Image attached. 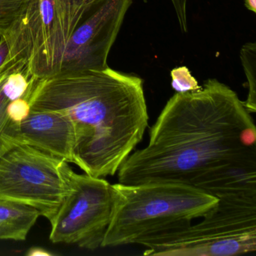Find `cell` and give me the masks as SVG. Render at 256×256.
<instances>
[{
  "label": "cell",
  "mask_w": 256,
  "mask_h": 256,
  "mask_svg": "<svg viewBox=\"0 0 256 256\" xmlns=\"http://www.w3.org/2000/svg\"><path fill=\"white\" fill-rule=\"evenodd\" d=\"M23 68V67L20 66L19 64H12L11 66H10V67H8L7 70H6L4 72L2 73V74H0V82L2 80V79L4 78V77H5L6 74H8V73L14 71V70H22Z\"/></svg>",
  "instance_id": "cell-21"
},
{
  "label": "cell",
  "mask_w": 256,
  "mask_h": 256,
  "mask_svg": "<svg viewBox=\"0 0 256 256\" xmlns=\"http://www.w3.org/2000/svg\"><path fill=\"white\" fill-rule=\"evenodd\" d=\"M132 0H90L66 48L59 72L102 71Z\"/></svg>",
  "instance_id": "cell-8"
},
{
  "label": "cell",
  "mask_w": 256,
  "mask_h": 256,
  "mask_svg": "<svg viewBox=\"0 0 256 256\" xmlns=\"http://www.w3.org/2000/svg\"><path fill=\"white\" fill-rule=\"evenodd\" d=\"M240 60L247 79L248 92L244 106L250 114L256 112V44L248 42L240 50Z\"/></svg>",
  "instance_id": "cell-13"
},
{
  "label": "cell",
  "mask_w": 256,
  "mask_h": 256,
  "mask_svg": "<svg viewBox=\"0 0 256 256\" xmlns=\"http://www.w3.org/2000/svg\"><path fill=\"white\" fill-rule=\"evenodd\" d=\"M26 254L29 256H52V253L49 252L48 250H44V248H40V247H34V248H30Z\"/></svg>",
  "instance_id": "cell-20"
},
{
  "label": "cell",
  "mask_w": 256,
  "mask_h": 256,
  "mask_svg": "<svg viewBox=\"0 0 256 256\" xmlns=\"http://www.w3.org/2000/svg\"><path fill=\"white\" fill-rule=\"evenodd\" d=\"M192 186L218 200L256 203V160L222 166L204 175Z\"/></svg>",
  "instance_id": "cell-10"
},
{
  "label": "cell",
  "mask_w": 256,
  "mask_h": 256,
  "mask_svg": "<svg viewBox=\"0 0 256 256\" xmlns=\"http://www.w3.org/2000/svg\"><path fill=\"white\" fill-rule=\"evenodd\" d=\"M19 131L22 144L76 164V132L68 115L58 110H31L19 125Z\"/></svg>",
  "instance_id": "cell-9"
},
{
  "label": "cell",
  "mask_w": 256,
  "mask_h": 256,
  "mask_svg": "<svg viewBox=\"0 0 256 256\" xmlns=\"http://www.w3.org/2000/svg\"><path fill=\"white\" fill-rule=\"evenodd\" d=\"M90 0H30L22 16L6 36L10 64L26 68L32 80L54 76L66 48Z\"/></svg>",
  "instance_id": "cell-4"
},
{
  "label": "cell",
  "mask_w": 256,
  "mask_h": 256,
  "mask_svg": "<svg viewBox=\"0 0 256 256\" xmlns=\"http://www.w3.org/2000/svg\"><path fill=\"white\" fill-rule=\"evenodd\" d=\"M244 5L248 11L256 13V0H244Z\"/></svg>",
  "instance_id": "cell-22"
},
{
  "label": "cell",
  "mask_w": 256,
  "mask_h": 256,
  "mask_svg": "<svg viewBox=\"0 0 256 256\" xmlns=\"http://www.w3.org/2000/svg\"><path fill=\"white\" fill-rule=\"evenodd\" d=\"M10 62V46L5 37H0V74L12 65Z\"/></svg>",
  "instance_id": "cell-19"
},
{
  "label": "cell",
  "mask_w": 256,
  "mask_h": 256,
  "mask_svg": "<svg viewBox=\"0 0 256 256\" xmlns=\"http://www.w3.org/2000/svg\"><path fill=\"white\" fill-rule=\"evenodd\" d=\"M30 80L26 70H14L4 80L2 92L10 102L23 98L29 89Z\"/></svg>",
  "instance_id": "cell-15"
},
{
  "label": "cell",
  "mask_w": 256,
  "mask_h": 256,
  "mask_svg": "<svg viewBox=\"0 0 256 256\" xmlns=\"http://www.w3.org/2000/svg\"><path fill=\"white\" fill-rule=\"evenodd\" d=\"M30 104L24 97L10 102L6 107L7 116L16 124L23 122L30 113Z\"/></svg>",
  "instance_id": "cell-17"
},
{
  "label": "cell",
  "mask_w": 256,
  "mask_h": 256,
  "mask_svg": "<svg viewBox=\"0 0 256 256\" xmlns=\"http://www.w3.org/2000/svg\"><path fill=\"white\" fill-rule=\"evenodd\" d=\"M113 208L102 247L138 245L182 228L217 204V198L181 182L112 184Z\"/></svg>",
  "instance_id": "cell-3"
},
{
  "label": "cell",
  "mask_w": 256,
  "mask_h": 256,
  "mask_svg": "<svg viewBox=\"0 0 256 256\" xmlns=\"http://www.w3.org/2000/svg\"><path fill=\"white\" fill-rule=\"evenodd\" d=\"M172 86L176 92H187L197 90L199 86L197 80L192 76L186 66L176 67L170 72Z\"/></svg>",
  "instance_id": "cell-16"
},
{
  "label": "cell",
  "mask_w": 256,
  "mask_h": 256,
  "mask_svg": "<svg viewBox=\"0 0 256 256\" xmlns=\"http://www.w3.org/2000/svg\"><path fill=\"white\" fill-rule=\"evenodd\" d=\"M144 256H232L256 250V203L218 200L196 224L142 241Z\"/></svg>",
  "instance_id": "cell-5"
},
{
  "label": "cell",
  "mask_w": 256,
  "mask_h": 256,
  "mask_svg": "<svg viewBox=\"0 0 256 256\" xmlns=\"http://www.w3.org/2000/svg\"><path fill=\"white\" fill-rule=\"evenodd\" d=\"M40 216L32 206L0 199V240H25Z\"/></svg>",
  "instance_id": "cell-11"
},
{
  "label": "cell",
  "mask_w": 256,
  "mask_h": 256,
  "mask_svg": "<svg viewBox=\"0 0 256 256\" xmlns=\"http://www.w3.org/2000/svg\"><path fill=\"white\" fill-rule=\"evenodd\" d=\"M176 18L179 23L180 28L182 32L188 30V22H187V0H170Z\"/></svg>",
  "instance_id": "cell-18"
},
{
  "label": "cell",
  "mask_w": 256,
  "mask_h": 256,
  "mask_svg": "<svg viewBox=\"0 0 256 256\" xmlns=\"http://www.w3.org/2000/svg\"><path fill=\"white\" fill-rule=\"evenodd\" d=\"M59 170L66 193L50 221V241L90 250L102 247L112 217V184L102 178L76 173L65 160Z\"/></svg>",
  "instance_id": "cell-6"
},
{
  "label": "cell",
  "mask_w": 256,
  "mask_h": 256,
  "mask_svg": "<svg viewBox=\"0 0 256 256\" xmlns=\"http://www.w3.org/2000/svg\"><path fill=\"white\" fill-rule=\"evenodd\" d=\"M30 0H0V37L6 36L24 11Z\"/></svg>",
  "instance_id": "cell-14"
},
{
  "label": "cell",
  "mask_w": 256,
  "mask_h": 256,
  "mask_svg": "<svg viewBox=\"0 0 256 256\" xmlns=\"http://www.w3.org/2000/svg\"><path fill=\"white\" fill-rule=\"evenodd\" d=\"M24 97L31 110L68 115L76 132V164L96 178L118 173L149 124L143 80L110 67L31 79Z\"/></svg>",
  "instance_id": "cell-2"
},
{
  "label": "cell",
  "mask_w": 256,
  "mask_h": 256,
  "mask_svg": "<svg viewBox=\"0 0 256 256\" xmlns=\"http://www.w3.org/2000/svg\"><path fill=\"white\" fill-rule=\"evenodd\" d=\"M62 158L28 144L0 158V199L29 205L52 221L65 196Z\"/></svg>",
  "instance_id": "cell-7"
},
{
  "label": "cell",
  "mask_w": 256,
  "mask_h": 256,
  "mask_svg": "<svg viewBox=\"0 0 256 256\" xmlns=\"http://www.w3.org/2000/svg\"><path fill=\"white\" fill-rule=\"evenodd\" d=\"M256 160V127L238 94L216 79L176 92L150 130L149 143L132 152L118 182L193 186L222 166Z\"/></svg>",
  "instance_id": "cell-1"
},
{
  "label": "cell",
  "mask_w": 256,
  "mask_h": 256,
  "mask_svg": "<svg viewBox=\"0 0 256 256\" xmlns=\"http://www.w3.org/2000/svg\"><path fill=\"white\" fill-rule=\"evenodd\" d=\"M10 73L0 82V158L12 148L22 144L19 131L20 124L13 122L7 116L6 107L10 101L2 92L4 80Z\"/></svg>",
  "instance_id": "cell-12"
}]
</instances>
